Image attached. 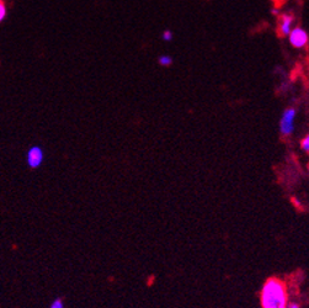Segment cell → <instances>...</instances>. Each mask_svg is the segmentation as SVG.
Masks as SVG:
<instances>
[{
  "label": "cell",
  "mask_w": 309,
  "mask_h": 308,
  "mask_svg": "<svg viewBox=\"0 0 309 308\" xmlns=\"http://www.w3.org/2000/svg\"><path fill=\"white\" fill-rule=\"evenodd\" d=\"M289 35V42L296 48H302L308 42V33L300 27H296L294 30H291Z\"/></svg>",
  "instance_id": "obj_4"
},
{
  "label": "cell",
  "mask_w": 309,
  "mask_h": 308,
  "mask_svg": "<svg viewBox=\"0 0 309 308\" xmlns=\"http://www.w3.org/2000/svg\"><path fill=\"white\" fill-rule=\"evenodd\" d=\"M263 308H287L288 293L285 282L277 277H270L263 285L260 292Z\"/></svg>",
  "instance_id": "obj_1"
},
{
  "label": "cell",
  "mask_w": 309,
  "mask_h": 308,
  "mask_svg": "<svg viewBox=\"0 0 309 308\" xmlns=\"http://www.w3.org/2000/svg\"><path fill=\"white\" fill-rule=\"evenodd\" d=\"M287 308H300V306L298 303H296V302H293V303H288Z\"/></svg>",
  "instance_id": "obj_11"
},
{
  "label": "cell",
  "mask_w": 309,
  "mask_h": 308,
  "mask_svg": "<svg viewBox=\"0 0 309 308\" xmlns=\"http://www.w3.org/2000/svg\"><path fill=\"white\" fill-rule=\"evenodd\" d=\"M300 148H302L304 152L309 151V137L308 136H305V137L300 141Z\"/></svg>",
  "instance_id": "obj_8"
},
{
  "label": "cell",
  "mask_w": 309,
  "mask_h": 308,
  "mask_svg": "<svg viewBox=\"0 0 309 308\" xmlns=\"http://www.w3.org/2000/svg\"><path fill=\"white\" fill-rule=\"evenodd\" d=\"M44 153L40 146H32L27 152V164L30 168L36 169L43 163Z\"/></svg>",
  "instance_id": "obj_3"
},
{
  "label": "cell",
  "mask_w": 309,
  "mask_h": 308,
  "mask_svg": "<svg viewBox=\"0 0 309 308\" xmlns=\"http://www.w3.org/2000/svg\"><path fill=\"white\" fill-rule=\"evenodd\" d=\"M293 21V16L291 15H282V20H281L280 30L282 31V35H288L291 32V25Z\"/></svg>",
  "instance_id": "obj_5"
},
{
  "label": "cell",
  "mask_w": 309,
  "mask_h": 308,
  "mask_svg": "<svg viewBox=\"0 0 309 308\" xmlns=\"http://www.w3.org/2000/svg\"><path fill=\"white\" fill-rule=\"evenodd\" d=\"M161 37H163L164 41H171L172 37H174V33H172L170 30H166V31L163 32Z\"/></svg>",
  "instance_id": "obj_10"
},
{
  "label": "cell",
  "mask_w": 309,
  "mask_h": 308,
  "mask_svg": "<svg viewBox=\"0 0 309 308\" xmlns=\"http://www.w3.org/2000/svg\"><path fill=\"white\" fill-rule=\"evenodd\" d=\"M49 308H64V302L60 298H55L51 303Z\"/></svg>",
  "instance_id": "obj_9"
},
{
  "label": "cell",
  "mask_w": 309,
  "mask_h": 308,
  "mask_svg": "<svg viewBox=\"0 0 309 308\" xmlns=\"http://www.w3.org/2000/svg\"><path fill=\"white\" fill-rule=\"evenodd\" d=\"M159 63L161 66L168 67L172 63V58L169 57V55H161V57H159Z\"/></svg>",
  "instance_id": "obj_7"
},
{
  "label": "cell",
  "mask_w": 309,
  "mask_h": 308,
  "mask_svg": "<svg viewBox=\"0 0 309 308\" xmlns=\"http://www.w3.org/2000/svg\"><path fill=\"white\" fill-rule=\"evenodd\" d=\"M7 15H8L7 7H5L4 2H3V0H0V22H3L5 20Z\"/></svg>",
  "instance_id": "obj_6"
},
{
  "label": "cell",
  "mask_w": 309,
  "mask_h": 308,
  "mask_svg": "<svg viewBox=\"0 0 309 308\" xmlns=\"http://www.w3.org/2000/svg\"><path fill=\"white\" fill-rule=\"evenodd\" d=\"M297 111L293 107L286 109L285 112L282 113V117L280 121V131L281 135L288 137L292 135L294 130V118H296Z\"/></svg>",
  "instance_id": "obj_2"
}]
</instances>
